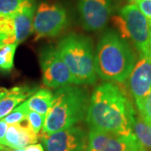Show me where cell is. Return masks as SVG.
<instances>
[{
	"mask_svg": "<svg viewBox=\"0 0 151 151\" xmlns=\"http://www.w3.org/2000/svg\"><path fill=\"white\" fill-rule=\"evenodd\" d=\"M135 116L126 94L114 83L105 82L92 92L86 119L90 129L131 135Z\"/></svg>",
	"mask_w": 151,
	"mask_h": 151,
	"instance_id": "cell-1",
	"label": "cell"
},
{
	"mask_svg": "<svg viewBox=\"0 0 151 151\" xmlns=\"http://www.w3.org/2000/svg\"><path fill=\"white\" fill-rule=\"evenodd\" d=\"M135 63V55L126 40L113 30L103 34L95 54L96 71L102 79L123 83L129 79Z\"/></svg>",
	"mask_w": 151,
	"mask_h": 151,
	"instance_id": "cell-2",
	"label": "cell"
},
{
	"mask_svg": "<svg viewBox=\"0 0 151 151\" xmlns=\"http://www.w3.org/2000/svg\"><path fill=\"white\" fill-rule=\"evenodd\" d=\"M89 97L77 86H63L53 93L51 105L45 115L43 133L53 134L75 126L86 117Z\"/></svg>",
	"mask_w": 151,
	"mask_h": 151,
	"instance_id": "cell-3",
	"label": "cell"
},
{
	"mask_svg": "<svg viewBox=\"0 0 151 151\" xmlns=\"http://www.w3.org/2000/svg\"><path fill=\"white\" fill-rule=\"evenodd\" d=\"M60 57L68 66L76 85H90L97 81L95 55L91 39L70 34L56 46Z\"/></svg>",
	"mask_w": 151,
	"mask_h": 151,
	"instance_id": "cell-4",
	"label": "cell"
},
{
	"mask_svg": "<svg viewBox=\"0 0 151 151\" xmlns=\"http://www.w3.org/2000/svg\"><path fill=\"white\" fill-rule=\"evenodd\" d=\"M112 22L121 37L132 40L139 55H149L151 35L149 19L137 6L129 4L123 7L120 15L113 17Z\"/></svg>",
	"mask_w": 151,
	"mask_h": 151,
	"instance_id": "cell-5",
	"label": "cell"
},
{
	"mask_svg": "<svg viewBox=\"0 0 151 151\" xmlns=\"http://www.w3.org/2000/svg\"><path fill=\"white\" fill-rule=\"evenodd\" d=\"M67 23L68 18L64 7L45 2L40 4L33 20L35 41L41 38L57 36L65 29Z\"/></svg>",
	"mask_w": 151,
	"mask_h": 151,
	"instance_id": "cell-6",
	"label": "cell"
},
{
	"mask_svg": "<svg viewBox=\"0 0 151 151\" xmlns=\"http://www.w3.org/2000/svg\"><path fill=\"white\" fill-rule=\"evenodd\" d=\"M40 65L44 84L50 88H60L74 84L68 66L56 47L46 46L40 53Z\"/></svg>",
	"mask_w": 151,
	"mask_h": 151,
	"instance_id": "cell-7",
	"label": "cell"
},
{
	"mask_svg": "<svg viewBox=\"0 0 151 151\" xmlns=\"http://www.w3.org/2000/svg\"><path fill=\"white\" fill-rule=\"evenodd\" d=\"M46 151H86L88 134L81 127L73 126L53 134H42Z\"/></svg>",
	"mask_w": 151,
	"mask_h": 151,
	"instance_id": "cell-8",
	"label": "cell"
},
{
	"mask_svg": "<svg viewBox=\"0 0 151 151\" xmlns=\"http://www.w3.org/2000/svg\"><path fill=\"white\" fill-rule=\"evenodd\" d=\"M86 151H146L135 135L114 134L95 129L88 134Z\"/></svg>",
	"mask_w": 151,
	"mask_h": 151,
	"instance_id": "cell-9",
	"label": "cell"
},
{
	"mask_svg": "<svg viewBox=\"0 0 151 151\" xmlns=\"http://www.w3.org/2000/svg\"><path fill=\"white\" fill-rule=\"evenodd\" d=\"M113 10V0H79L78 11L84 29L100 30L106 26Z\"/></svg>",
	"mask_w": 151,
	"mask_h": 151,
	"instance_id": "cell-10",
	"label": "cell"
},
{
	"mask_svg": "<svg viewBox=\"0 0 151 151\" xmlns=\"http://www.w3.org/2000/svg\"><path fill=\"white\" fill-rule=\"evenodd\" d=\"M129 85L139 109L151 89V60L149 55H140L129 77Z\"/></svg>",
	"mask_w": 151,
	"mask_h": 151,
	"instance_id": "cell-11",
	"label": "cell"
},
{
	"mask_svg": "<svg viewBox=\"0 0 151 151\" xmlns=\"http://www.w3.org/2000/svg\"><path fill=\"white\" fill-rule=\"evenodd\" d=\"M30 127L27 120L16 124H11L8 127L3 145L10 149H24L25 147L37 144L39 137Z\"/></svg>",
	"mask_w": 151,
	"mask_h": 151,
	"instance_id": "cell-12",
	"label": "cell"
},
{
	"mask_svg": "<svg viewBox=\"0 0 151 151\" xmlns=\"http://www.w3.org/2000/svg\"><path fill=\"white\" fill-rule=\"evenodd\" d=\"M35 90L29 86H14L10 89H4L0 94V120L25 102L35 93Z\"/></svg>",
	"mask_w": 151,
	"mask_h": 151,
	"instance_id": "cell-13",
	"label": "cell"
},
{
	"mask_svg": "<svg viewBox=\"0 0 151 151\" xmlns=\"http://www.w3.org/2000/svg\"><path fill=\"white\" fill-rule=\"evenodd\" d=\"M35 5L22 9L14 14L15 35L18 44L24 41L32 32L33 20L35 14Z\"/></svg>",
	"mask_w": 151,
	"mask_h": 151,
	"instance_id": "cell-14",
	"label": "cell"
},
{
	"mask_svg": "<svg viewBox=\"0 0 151 151\" xmlns=\"http://www.w3.org/2000/svg\"><path fill=\"white\" fill-rule=\"evenodd\" d=\"M53 93L47 89L38 90L26 100L27 106L30 111L46 115L51 105Z\"/></svg>",
	"mask_w": 151,
	"mask_h": 151,
	"instance_id": "cell-15",
	"label": "cell"
},
{
	"mask_svg": "<svg viewBox=\"0 0 151 151\" xmlns=\"http://www.w3.org/2000/svg\"><path fill=\"white\" fill-rule=\"evenodd\" d=\"M17 44L14 14H0V45Z\"/></svg>",
	"mask_w": 151,
	"mask_h": 151,
	"instance_id": "cell-16",
	"label": "cell"
},
{
	"mask_svg": "<svg viewBox=\"0 0 151 151\" xmlns=\"http://www.w3.org/2000/svg\"><path fill=\"white\" fill-rule=\"evenodd\" d=\"M133 133L146 151H151V124L139 115H136L133 124Z\"/></svg>",
	"mask_w": 151,
	"mask_h": 151,
	"instance_id": "cell-17",
	"label": "cell"
},
{
	"mask_svg": "<svg viewBox=\"0 0 151 151\" xmlns=\"http://www.w3.org/2000/svg\"><path fill=\"white\" fill-rule=\"evenodd\" d=\"M17 47V44L0 45V68L3 70L9 71L13 69Z\"/></svg>",
	"mask_w": 151,
	"mask_h": 151,
	"instance_id": "cell-18",
	"label": "cell"
},
{
	"mask_svg": "<svg viewBox=\"0 0 151 151\" xmlns=\"http://www.w3.org/2000/svg\"><path fill=\"white\" fill-rule=\"evenodd\" d=\"M35 0H0V14H12L22 9L35 5Z\"/></svg>",
	"mask_w": 151,
	"mask_h": 151,
	"instance_id": "cell-19",
	"label": "cell"
},
{
	"mask_svg": "<svg viewBox=\"0 0 151 151\" xmlns=\"http://www.w3.org/2000/svg\"><path fill=\"white\" fill-rule=\"evenodd\" d=\"M29 111L30 110L28 108L27 103L25 101L14 108L9 115L6 116L4 120L9 125L19 124L27 120L28 114L29 113Z\"/></svg>",
	"mask_w": 151,
	"mask_h": 151,
	"instance_id": "cell-20",
	"label": "cell"
},
{
	"mask_svg": "<svg viewBox=\"0 0 151 151\" xmlns=\"http://www.w3.org/2000/svg\"><path fill=\"white\" fill-rule=\"evenodd\" d=\"M45 119V115H42L40 113L29 111L27 117V123L29 126L30 127V129L36 134H39L40 130L43 129Z\"/></svg>",
	"mask_w": 151,
	"mask_h": 151,
	"instance_id": "cell-21",
	"label": "cell"
},
{
	"mask_svg": "<svg viewBox=\"0 0 151 151\" xmlns=\"http://www.w3.org/2000/svg\"><path fill=\"white\" fill-rule=\"evenodd\" d=\"M139 112L141 118L145 120L148 124H151V89L141 107L139 108Z\"/></svg>",
	"mask_w": 151,
	"mask_h": 151,
	"instance_id": "cell-22",
	"label": "cell"
},
{
	"mask_svg": "<svg viewBox=\"0 0 151 151\" xmlns=\"http://www.w3.org/2000/svg\"><path fill=\"white\" fill-rule=\"evenodd\" d=\"M129 2L137 6L148 19H151V0H129Z\"/></svg>",
	"mask_w": 151,
	"mask_h": 151,
	"instance_id": "cell-23",
	"label": "cell"
},
{
	"mask_svg": "<svg viewBox=\"0 0 151 151\" xmlns=\"http://www.w3.org/2000/svg\"><path fill=\"white\" fill-rule=\"evenodd\" d=\"M9 124L6 123L4 119L0 120V151H4L6 147L3 145V141L6 135V132L8 129Z\"/></svg>",
	"mask_w": 151,
	"mask_h": 151,
	"instance_id": "cell-24",
	"label": "cell"
},
{
	"mask_svg": "<svg viewBox=\"0 0 151 151\" xmlns=\"http://www.w3.org/2000/svg\"><path fill=\"white\" fill-rule=\"evenodd\" d=\"M24 151H44V148L40 144H35L25 147Z\"/></svg>",
	"mask_w": 151,
	"mask_h": 151,
	"instance_id": "cell-25",
	"label": "cell"
},
{
	"mask_svg": "<svg viewBox=\"0 0 151 151\" xmlns=\"http://www.w3.org/2000/svg\"><path fill=\"white\" fill-rule=\"evenodd\" d=\"M4 151H24V149H18V150H14V149H10V148H5Z\"/></svg>",
	"mask_w": 151,
	"mask_h": 151,
	"instance_id": "cell-26",
	"label": "cell"
},
{
	"mask_svg": "<svg viewBox=\"0 0 151 151\" xmlns=\"http://www.w3.org/2000/svg\"><path fill=\"white\" fill-rule=\"evenodd\" d=\"M149 56L151 60V35H150V50H149Z\"/></svg>",
	"mask_w": 151,
	"mask_h": 151,
	"instance_id": "cell-27",
	"label": "cell"
},
{
	"mask_svg": "<svg viewBox=\"0 0 151 151\" xmlns=\"http://www.w3.org/2000/svg\"><path fill=\"white\" fill-rule=\"evenodd\" d=\"M149 24H150V32H151V19H149Z\"/></svg>",
	"mask_w": 151,
	"mask_h": 151,
	"instance_id": "cell-28",
	"label": "cell"
},
{
	"mask_svg": "<svg viewBox=\"0 0 151 151\" xmlns=\"http://www.w3.org/2000/svg\"><path fill=\"white\" fill-rule=\"evenodd\" d=\"M4 89H5V88H0V94L4 91Z\"/></svg>",
	"mask_w": 151,
	"mask_h": 151,
	"instance_id": "cell-29",
	"label": "cell"
}]
</instances>
